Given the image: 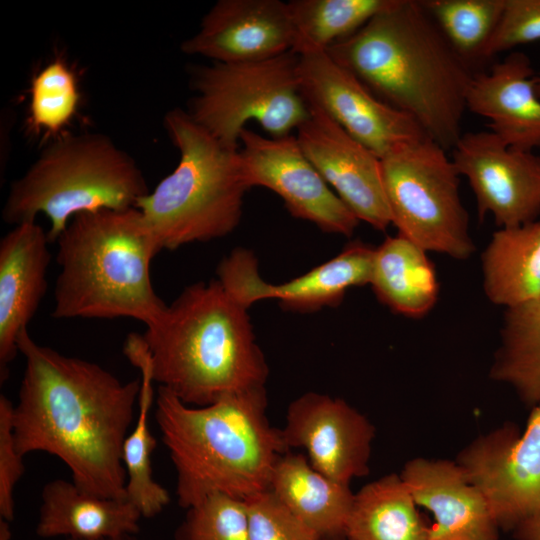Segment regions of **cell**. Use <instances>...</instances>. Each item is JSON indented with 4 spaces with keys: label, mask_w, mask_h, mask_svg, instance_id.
<instances>
[{
    "label": "cell",
    "mask_w": 540,
    "mask_h": 540,
    "mask_svg": "<svg viewBox=\"0 0 540 540\" xmlns=\"http://www.w3.org/2000/svg\"><path fill=\"white\" fill-rule=\"evenodd\" d=\"M0 540H12L10 522L0 518Z\"/></svg>",
    "instance_id": "36"
},
{
    "label": "cell",
    "mask_w": 540,
    "mask_h": 540,
    "mask_svg": "<svg viewBox=\"0 0 540 540\" xmlns=\"http://www.w3.org/2000/svg\"><path fill=\"white\" fill-rule=\"evenodd\" d=\"M534 80H535L536 92H537L538 96L540 97V72L535 75Z\"/></svg>",
    "instance_id": "37"
},
{
    "label": "cell",
    "mask_w": 540,
    "mask_h": 540,
    "mask_svg": "<svg viewBox=\"0 0 540 540\" xmlns=\"http://www.w3.org/2000/svg\"><path fill=\"white\" fill-rule=\"evenodd\" d=\"M402 480L387 475L354 494L346 540H429V527Z\"/></svg>",
    "instance_id": "26"
},
{
    "label": "cell",
    "mask_w": 540,
    "mask_h": 540,
    "mask_svg": "<svg viewBox=\"0 0 540 540\" xmlns=\"http://www.w3.org/2000/svg\"><path fill=\"white\" fill-rule=\"evenodd\" d=\"M308 106L309 116L295 135L302 151L359 221L385 231L392 219L381 159L323 111Z\"/></svg>",
    "instance_id": "16"
},
{
    "label": "cell",
    "mask_w": 540,
    "mask_h": 540,
    "mask_svg": "<svg viewBox=\"0 0 540 540\" xmlns=\"http://www.w3.org/2000/svg\"><path fill=\"white\" fill-rule=\"evenodd\" d=\"M265 387L227 395L206 406L184 404L159 387L154 418L176 471L178 504L208 496L246 499L270 488L288 452L281 429L266 416Z\"/></svg>",
    "instance_id": "3"
},
{
    "label": "cell",
    "mask_w": 540,
    "mask_h": 540,
    "mask_svg": "<svg viewBox=\"0 0 540 540\" xmlns=\"http://www.w3.org/2000/svg\"><path fill=\"white\" fill-rule=\"evenodd\" d=\"M281 433L288 449H305L310 464L336 482L349 485L369 471L374 427L340 398L303 394L289 405Z\"/></svg>",
    "instance_id": "15"
},
{
    "label": "cell",
    "mask_w": 540,
    "mask_h": 540,
    "mask_svg": "<svg viewBox=\"0 0 540 540\" xmlns=\"http://www.w3.org/2000/svg\"><path fill=\"white\" fill-rule=\"evenodd\" d=\"M47 232L29 221L15 225L0 240V381L19 353L18 339L28 329L47 291L51 259Z\"/></svg>",
    "instance_id": "18"
},
{
    "label": "cell",
    "mask_w": 540,
    "mask_h": 540,
    "mask_svg": "<svg viewBox=\"0 0 540 540\" xmlns=\"http://www.w3.org/2000/svg\"><path fill=\"white\" fill-rule=\"evenodd\" d=\"M370 285L382 304L411 318L428 314L439 296L427 251L399 233L375 248Z\"/></svg>",
    "instance_id": "23"
},
{
    "label": "cell",
    "mask_w": 540,
    "mask_h": 540,
    "mask_svg": "<svg viewBox=\"0 0 540 540\" xmlns=\"http://www.w3.org/2000/svg\"><path fill=\"white\" fill-rule=\"evenodd\" d=\"M514 529L518 540H540V509L521 521Z\"/></svg>",
    "instance_id": "35"
},
{
    "label": "cell",
    "mask_w": 540,
    "mask_h": 540,
    "mask_svg": "<svg viewBox=\"0 0 540 540\" xmlns=\"http://www.w3.org/2000/svg\"><path fill=\"white\" fill-rule=\"evenodd\" d=\"M248 309L216 280L187 286L141 335L154 382L190 406L264 387Z\"/></svg>",
    "instance_id": "4"
},
{
    "label": "cell",
    "mask_w": 540,
    "mask_h": 540,
    "mask_svg": "<svg viewBox=\"0 0 540 540\" xmlns=\"http://www.w3.org/2000/svg\"><path fill=\"white\" fill-rule=\"evenodd\" d=\"M481 267L491 303L507 309L540 298V220L496 230Z\"/></svg>",
    "instance_id": "24"
},
{
    "label": "cell",
    "mask_w": 540,
    "mask_h": 540,
    "mask_svg": "<svg viewBox=\"0 0 540 540\" xmlns=\"http://www.w3.org/2000/svg\"><path fill=\"white\" fill-rule=\"evenodd\" d=\"M164 126L178 164L135 207L161 250L225 237L238 226L250 189L240 149L223 145L179 108L165 115Z\"/></svg>",
    "instance_id": "6"
},
{
    "label": "cell",
    "mask_w": 540,
    "mask_h": 540,
    "mask_svg": "<svg viewBox=\"0 0 540 540\" xmlns=\"http://www.w3.org/2000/svg\"><path fill=\"white\" fill-rule=\"evenodd\" d=\"M176 540H249L242 499L214 494L187 509Z\"/></svg>",
    "instance_id": "31"
},
{
    "label": "cell",
    "mask_w": 540,
    "mask_h": 540,
    "mask_svg": "<svg viewBox=\"0 0 540 540\" xmlns=\"http://www.w3.org/2000/svg\"><path fill=\"white\" fill-rule=\"evenodd\" d=\"M79 99V85L73 69L62 58L50 61L31 82V128L37 133L57 135L75 116Z\"/></svg>",
    "instance_id": "30"
},
{
    "label": "cell",
    "mask_w": 540,
    "mask_h": 540,
    "mask_svg": "<svg viewBox=\"0 0 540 540\" xmlns=\"http://www.w3.org/2000/svg\"><path fill=\"white\" fill-rule=\"evenodd\" d=\"M25 370L14 404L16 446L25 456L60 459L82 491L126 499L124 442L133 424L140 379L122 382L102 366L18 339Z\"/></svg>",
    "instance_id": "1"
},
{
    "label": "cell",
    "mask_w": 540,
    "mask_h": 540,
    "mask_svg": "<svg viewBox=\"0 0 540 540\" xmlns=\"http://www.w3.org/2000/svg\"><path fill=\"white\" fill-rule=\"evenodd\" d=\"M293 51L251 62L220 63L196 69L193 120L223 145L239 149L240 136L254 120L272 138L292 135L309 116Z\"/></svg>",
    "instance_id": "8"
},
{
    "label": "cell",
    "mask_w": 540,
    "mask_h": 540,
    "mask_svg": "<svg viewBox=\"0 0 540 540\" xmlns=\"http://www.w3.org/2000/svg\"><path fill=\"white\" fill-rule=\"evenodd\" d=\"M529 57L508 54L487 72L475 73L466 105L470 112L488 119L489 131L511 148H540V97Z\"/></svg>",
    "instance_id": "20"
},
{
    "label": "cell",
    "mask_w": 540,
    "mask_h": 540,
    "mask_svg": "<svg viewBox=\"0 0 540 540\" xmlns=\"http://www.w3.org/2000/svg\"><path fill=\"white\" fill-rule=\"evenodd\" d=\"M392 224L427 252L466 260L475 251L459 194L460 175L447 150L428 137L381 159Z\"/></svg>",
    "instance_id": "9"
},
{
    "label": "cell",
    "mask_w": 540,
    "mask_h": 540,
    "mask_svg": "<svg viewBox=\"0 0 540 540\" xmlns=\"http://www.w3.org/2000/svg\"><path fill=\"white\" fill-rule=\"evenodd\" d=\"M394 0H292L288 2L296 33L293 52L326 50L362 28Z\"/></svg>",
    "instance_id": "28"
},
{
    "label": "cell",
    "mask_w": 540,
    "mask_h": 540,
    "mask_svg": "<svg viewBox=\"0 0 540 540\" xmlns=\"http://www.w3.org/2000/svg\"><path fill=\"white\" fill-rule=\"evenodd\" d=\"M14 404L6 395H0V518L12 522L15 518L14 491L25 472L23 455L14 436Z\"/></svg>",
    "instance_id": "34"
},
{
    "label": "cell",
    "mask_w": 540,
    "mask_h": 540,
    "mask_svg": "<svg viewBox=\"0 0 540 540\" xmlns=\"http://www.w3.org/2000/svg\"><path fill=\"white\" fill-rule=\"evenodd\" d=\"M63 540H73V539H63ZM103 540H136L135 536H127V537H121L116 539H103Z\"/></svg>",
    "instance_id": "38"
},
{
    "label": "cell",
    "mask_w": 540,
    "mask_h": 540,
    "mask_svg": "<svg viewBox=\"0 0 540 540\" xmlns=\"http://www.w3.org/2000/svg\"><path fill=\"white\" fill-rule=\"evenodd\" d=\"M540 40V0H505L504 9L483 59Z\"/></svg>",
    "instance_id": "33"
},
{
    "label": "cell",
    "mask_w": 540,
    "mask_h": 540,
    "mask_svg": "<svg viewBox=\"0 0 540 540\" xmlns=\"http://www.w3.org/2000/svg\"><path fill=\"white\" fill-rule=\"evenodd\" d=\"M400 476L415 503L434 516L429 540H497L499 525L487 498L458 463L417 458Z\"/></svg>",
    "instance_id": "19"
},
{
    "label": "cell",
    "mask_w": 540,
    "mask_h": 540,
    "mask_svg": "<svg viewBox=\"0 0 540 540\" xmlns=\"http://www.w3.org/2000/svg\"><path fill=\"white\" fill-rule=\"evenodd\" d=\"M325 51L376 97L410 116L428 138L452 150L463 133L475 73L421 1L394 0Z\"/></svg>",
    "instance_id": "2"
},
{
    "label": "cell",
    "mask_w": 540,
    "mask_h": 540,
    "mask_svg": "<svg viewBox=\"0 0 540 540\" xmlns=\"http://www.w3.org/2000/svg\"><path fill=\"white\" fill-rule=\"evenodd\" d=\"M447 42L471 65L483 59L501 18L505 0L421 1Z\"/></svg>",
    "instance_id": "29"
},
{
    "label": "cell",
    "mask_w": 540,
    "mask_h": 540,
    "mask_svg": "<svg viewBox=\"0 0 540 540\" xmlns=\"http://www.w3.org/2000/svg\"><path fill=\"white\" fill-rule=\"evenodd\" d=\"M296 33L288 2L219 0L196 34L181 44L188 55L220 63L270 59L293 51Z\"/></svg>",
    "instance_id": "17"
},
{
    "label": "cell",
    "mask_w": 540,
    "mask_h": 540,
    "mask_svg": "<svg viewBox=\"0 0 540 540\" xmlns=\"http://www.w3.org/2000/svg\"><path fill=\"white\" fill-rule=\"evenodd\" d=\"M467 479L487 498L499 527L515 528L540 509V403L524 431L498 430L459 456Z\"/></svg>",
    "instance_id": "14"
},
{
    "label": "cell",
    "mask_w": 540,
    "mask_h": 540,
    "mask_svg": "<svg viewBox=\"0 0 540 540\" xmlns=\"http://www.w3.org/2000/svg\"><path fill=\"white\" fill-rule=\"evenodd\" d=\"M123 352L140 371L139 412L123 446L122 461L126 472V499L143 518L160 514L170 502L169 492L154 480L152 454L157 442L149 428L150 410L155 401L150 359L141 335L130 334Z\"/></svg>",
    "instance_id": "25"
},
{
    "label": "cell",
    "mask_w": 540,
    "mask_h": 540,
    "mask_svg": "<svg viewBox=\"0 0 540 540\" xmlns=\"http://www.w3.org/2000/svg\"><path fill=\"white\" fill-rule=\"evenodd\" d=\"M56 242L54 318H132L148 327L163 315L150 273L161 249L136 207L76 215Z\"/></svg>",
    "instance_id": "5"
},
{
    "label": "cell",
    "mask_w": 540,
    "mask_h": 540,
    "mask_svg": "<svg viewBox=\"0 0 540 540\" xmlns=\"http://www.w3.org/2000/svg\"><path fill=\"white\" fill-rule=\"evenodd\" d=\"M375 248L360 241L348 243L334 258L282 284H270L259 275L254 253L234 249L217 267V280L239 303L249 308L276 299L284 310L313 312L336 307L352 287L370 285Z\"/></svg>",
    "instance_id": "13"
},
{
    "label": "cell",
    "mask_w": 540,
    "mask_h": 540,
    "mask_svg": "<svg viewBox=\"0 0 540 540\" xmlns=\"http://www.w3.org/2000/svg\"><path fill=\"white\" fill-rule=\"evenodd\" d=\"M297 71L307 104L323 111L378 158L427 137L410 116L376 97L326 51L298 54Z\"/></svg>",
    "instance_id": "10"
},
{
    "label": "cell",
    "mask_w": 540,
    "mask_h": 540,
    "mask_svg": "<svg viewBox=\"0 0 540 540\" xmlns=\"http://www.w3.org/2000/svg\"><path fill=\"white\" fill-rule=\"evenodd\" d=\"M141 519L127 499L92 495L73 481L55 479L43 486L35 531L45 539H116L135 536Z\"/></svg>",
    "instance_id": "21"
},
{
    "label": "cell",
    "mask_w": 540,
    "mask_h": 540,
    "mask_svg": "<svg viewBox=\"0 0 540 540\" xmlns=\"http://www.w3.org/2000/svg\"><path fill=\"white\" fill-rule=\"evenodd\" d=\"M147 193L136 162L108 136L63 134L11 184L2 217L18 225L43 214L55 242L76 215L132 208Z\"/></svg>",
    "instance_id": "7"
},
{
    "label": "cell",
    "mask_w": 540,
    "mask_h": 540,
    "mask_svg": "<svg viewBox=\"0 0 540 540\" xmlns=\"http://www.w3.org/2000/svg\"><path fill=\"white\" fill-rule=\"evenodd\" d=\"M490 370L527 403H540V298L507 308Z\"/></svg>",
    "instance_id": "27"
},
{
    "label": "cell",
    "mask_w": 540,
    "mask_h": 540,
    "mask_svg": "<svg viewBox=\"0 0 540 540\" xmlns=\"http://www.w3.org/2000/svg\"><path fill=\"white\" fill-rule=\"evenodd\" d=\"M476 200L478 216L490 214L500 228L540 215V156L509 147L491 131L462 133L451 157Z\"/></svg>",
    "instance_id": "12"
},
{
    "label": "cell",
    "mask_w": 540,
    "mask_h": 540,
    "mask_svg": "<svg viewBox=\"0 0 540 540\" xmlns=\"http://www.w3.org/2000/svg\"><path fill=\"white\" fill-rule=\"evenodd\" d=\"M249 540H319L271 489L244 499Z\"/></svg>",
    "instance_id": "32"
},
{
    "label": "cell",
    "mask_w": 540,
    "mask_h": 540,
    "mask_svg": "<svg viewBox=\"0 0 540 540\" xmlns=\"http://www.w3.org/2000/svg\"><path fill=\"white\" fill-rule=\"evenodd\" d=\"M269 489L319 540H346L354 500L349 485L323 475L302 454L286 452Z\"/></svg>",
    "instance_id": "22"
},
{
    "label": "cell",
    "mask_w": 540,
    "mask_h": 540,
    "mask_svg": "<svg viewBox=\"0 0 540 540\" xmlns=\"http://www.w3.org/2000/svg\"><path fill=\"white\" fill-rule=\"evenodd\" d=\"M240 143L249 188L270 189L293 217L323 232L347 237L354 233L359 220L312 165L295 135L268 138L245 128Z\"/></svg>",
    "instance_id": "11"
}]
</instances>
